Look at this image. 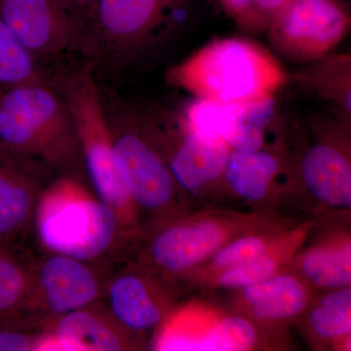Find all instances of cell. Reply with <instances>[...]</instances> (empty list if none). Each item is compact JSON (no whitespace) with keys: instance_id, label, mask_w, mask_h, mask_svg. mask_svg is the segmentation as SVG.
I'll return each instance as SVG.
<instances>
[{"instance_id":"obj_1","label":"cell","mask_w":351,"mask_h":351,"mask_svg":"<svg viewBox=\"0 0 351 351\" xmlns=\"http://www.w3.org/2000/svg\"><path fill=\"white\" fill-rule=\"evenodd\" d=\"M135 237L85 180L58 176L41 191L32 225L36 250L112 267L126 260Z\"/></svg>"},{"instance_id":"obj_2","label":"cell","mask_w":351,"mask_h":351,"mask_svg":"<svg viewBox=\"0 0 351 351\" xmlns=\"http://www.w3.org/2000/svg\"><path fill=\"white\" fill-rule=\"evenodd\" d=\"M0 149L51 179L69 175L87 181L68 106L48 82L0 90Z\"/></svg>"},{"instance_id":"obj_3","label":"cell","mask_w":351,"mask_h":351,"mask_svg":"<svg viewBox=\"0 0 351 351\" xmlns=\"http://www.w3.org/2000/svg\"><path fill=\"white\" fill-rule=\"evenodd\" d=\"M59 82L57 89L75 124L88 184L115 212L124 228L136 235L137 214L117 166L107 112L93 68L87 64L73 69Z\"/></svg>"},{"instance_id":"obj_4","label":"cell","mask_w":351,"mask_h":351,"mask_svg":"<svg viewBox=\"0 0 351 351\" xmlns=\"http://www.w3.org/2000/svg\"><path fill=\"white\" fill-rule=\"evenodd\" d=\"M182 0H97L86 24L83 54L122 64L154 43L177 18Z\"/></svg>"},{"instance_id":"obj_5","label":"cell","mask_w":351,"mask_h":351,"mask_svg":"<svg viewBox=\"0 0 351 351\" xmlns=\"http://www.w3.org/2000/svg\"><path fill=\"white\" fill-rule=\"evenodd\" d=\"M117 166L136 214L162 217L174 202L176 182L165 159L112 96L104 99Z\"/></svg>"},{"instance_id":"obj_6","label":"cell","mask_w":351,"mask_h":351,"mask_svg":"<svg viewBox=\"0 0 351 351\" xmlns=\"http://www.w3.org/2000/svg\"><path fill=\"white\" fill-rule=\"evenodd\" d=\"M112 267L34 249L32 313L51 319L101 301Z\"/></svg>"},{"instance_id":"obj_7","label":"cell","mask_w":351,"mask_h":351,"mask_svg":"<svg viewBox=\"0 0 351 351\" xmlns=\"http://www.w3.org/2000/svg\"><path fill=\"white\" fill-rule=\"evenodd\" d=\"M0 19L36 59L84 47L86 23L71 0H0Z\"/></svg>"},{"instance_id":"obj_8","label":"cell","mask_w":351,"mask_h":351,"mask_svg":"<svg viewBox=\"0 0 351 351\" xmlns=\"http://www.w3.org/2000/svg\"><path fill=\"white\" fill-rule=\"evenodd\" d=\"M151 276L143 265L122 261L110 269L101 300L113 317L138 336L156 329L165 318L167 302Z\"/></svg>"},{"instance_id":"obj_9","label":"cell","mask_w":351,"mask_h":351,"mask_svg":"<svg viewBox=\"0 0 351 351\" xmlns=\"http://www.w3.org/2000/svg\"><path fill=\"white\" fill-rule=\"evenodd\" d=\"M136 337L100 301L47 319L40 351L129 350L135 348Z\"/></svg>"},{"instance_id":"obj_10","label":"cell","mask_w":351,"mask_h":351,"mask_svg":"<svg viewBox=\"0 0 351 351\" xmlns=\"http://www.w3.org/2000/svg\"><path fill=\"white\" fill-rule=\"evenodd\" d=\"M51 178L0 152V245L32 246V225L39 196Z\"/></svg>"},{"instance_id":"obj_11","label":"cell","mask_w":351,"mask_h":351,"mask_svg":"<svg viewBox=\"0 0 351 351\" xmlns=\"http://www.w3.org/2000/svg\"><path fill=\"white\" fill-rule=\"evenodd\" d=\"M223 239V228L212 221L164 226L149 237L141 263L157 274L176 276L218 250Z\"/></svg>"},{"instance_id":"obj_12","label":"cell","mask_w":351,"mask_h":351,"mask_svg":"<svg viewBox=\"0 0 351 351\" xmlns=\"http://www.w3.org/2000/svg\"><path fill=\"white\" fill-rule=\"evenodd\" d=\"M200 80L219 101L234 103L254 96L262 86V64L255 51L239 41H223L201 60Z\"/></svg>"},{"instance_id":"obj_13","label":"cell","mask_w":351,"mask_h":351,"mask_svg":"<svg viewBox=\"0 0 351 351\" xmlns=\"http://www.w3.org/2000/svg\"><path fill=\"white\" fill-rule=\"evenodd\" d=\"M228 156L225 141L191 131L173 149L166 163L179 186L186 191H196L225 171Z\"/></svg>"},{"instance_id":"obj_14","label":"cell","mask_w":351,"mask_h":351,"mask_svg":"<svg viewBox=\"0 0 351 351\" xmlns=\"http://www.w3.org/2000/svg\"><path fill=\"white\" fill-rule=\"evenodd\" d=\"M346 17L335 0H291L280 13V29L287 38L313 44L338 40Z\"/></svg>"},{"instance_id":"obj_15","label":"cell","mask_w":351,"mask_h":351,"mask_svg":"<svg viewBox=\"0 0 351 351\" xmlns=\"http://www.w3.org/2000/svg\"><path fill=\"white\" fill-rule=\"evenodd\" d=\"M309 193L332 207H351V168L348 160L328 145H316L302 164Z\"/></svg>"},{"instance_id":"obj_16","label":"cell","mask_w":351,"mask_h":351,"mask_svg":"<svg viewBox=\"0 0 351 351\" xmlns=\"http://www.w3.org/2000/svg\"><path fill=\"white\" fill-rule=\"evenodd\" d=\"M34 253L32 247L0 245V322L36 316L32 311Z\"/></svg>"},{"instance_id":"obj_17","label":"cell","mask_w":351,"mask_h":351,"mask_svg":"<svg viewBox=\"0 0 351 351\" xmlns=\"http://www.w3.org/2000/svg\"><path fill=\"white\" fill-rule=\"evenodd\" d=\"M255 327L244 318L230 316L200 337L169 332L161 341L162 350L244 351L257 341Z\"/></svg>"},{"instance_id":"obj_18","label":"cell","mask_w":351,"mask_h":351,"mask_svg":"<svg viewBox=\"0 0 351 351\" xmlns=\"http://www.w3.org/2000/svg\"><path fill=\"white\" fill-rule=\"evenodd\" d=\"M245 299L260 319L280 320L293 317L307 304L306 289L294 277H269L245 289Z\"/></svg>"},{"instance_id":"obj_19","label":"cell","mask_w":351,"mask_h":351,"mask_svg":"<svg viewBox=\"0 0 351 351\" xmlns=\"http://www.w3.org/2000/svg\"><path fill=\"white\" fill-rule=\"evenodd\" d=\"M278 164L269 154L234 151L228 156L226 178L230 188L245 199H262L274 179Z\"/></svg>"},{"instance_id":"obj_20","label":"cell","mask_w":351,"mask_h":351,"mask_svg":"<svg viewBox=\"0 0 351 351\" xmlns=\"http://www.w3.org/2000/svg\"><path fill=\"white\" fill-rule=\"evenodd\" d=\"M41 82H48L38 60L0 19V90Z\"/></svg>"},{"instance_id":"obj_21","label":"cell","mask_w":351,"mask_h":351,"mask_svg":"<svg viewBox=\"0 0 351 351\" xmlns=\"http://www.w3.org/2000/svg\"><path fill=\"white\" fill-rule=\"evenodd\" d=\"M351 249L343 246L317 248L302 257V269L307 278L321 288L348 287L351 282Z\"/></svg>"},{"instance_id":"obj_22","label":"cell","mask_w":351,"mask_h":351,"mask_svg":"<svg viewBox=\"0 0 351 351\" xmlns=\"http://www.w3.org/2000/svg\"><path fill=\"white\" fill-rule=\"evenodd\" d=\"M241 104L200 101L189 108L188 119L191 131L216 137L230 144L237 131Z\"/></svg>"},{"instance_id":"obj_23","label":"cell","mask_w":351,"mask_h":351,"mask_svg":"<svg viewBox=\"0 0 351 351\" xmlns=\"http://www.w3.org/2000/svg\"><path fill=\"white\" fill-rule=\"evenodd\" d=\"M350 311V289L339 288L321 299L320 306L311 314V327L323 338L348 336L351 332Z\"/></svg>"},{"instance_id":"obj_24","label":"cell","mask_w":351,"mask_h":351,"mask_svg":"<svg viewBox=\"0 0 351 351\" xmlns=\"http://www.w3.org/2000/svg\"><path fill=\"white\" fill-rule=\"evenodd\" d=\"M274 115V101L242 103L237 131L230 144L235 151L258 152L263 145V130Z\"/></svg>"},{"instance_id":"obj_25","label":"cell","mask_w":351,"mask_h":351,"mask_svg":"<svg viewBox=\"0 0 351 351\" xmlns=\"http://www.w3.org/2000/svg\"><path fill=\"white\" fill-rule=\"evenodd\" d=\"M46 321L29 316L0 322V351H40Z\"/></svg>"},{"instance_id":"obj_26","label":"cell","mask_w":351,"mask_h":351,"mask_svg":"<svg viewBox=\"0 0 351 351\" xmlns=\"http://www.w3.org/2000/svg\"><path fill=\"white\" fill-rule=\"evenodd\" d=\"M276 269L274 258L265 255L228 267L219 277V284L223 287H248L272 276Z\"/></svg>"},{"instance_id":"obj_27","label":"cell","mask_w":351,"mask_h":351,"mask_svg":"<svg viewBox=\"0 0 351 351\" xmlns=\"http://www.w3.org/2000/svg\"><path fill=\"white\" fill-rule=\"evenodd\" d=\"M267 255V246L258 237H248L237 240L217 254L214 258L215 265L219 267H233L256 260Z\"/></svg>"},{"instance_id":"obj_28","label":"cell","mask_w":351,"mask_h":351,"mask_svg":"<svg viewBox=\"0 0 351 351\" xmlns=\"http://www.w3.org/2000/svg\"><path fill=\"white\" fill-rule=\"evenodd\" d=\"M263 10L269 12H282L291 0H253Z\"/></svg>"},{"instance_id":"obj_29","label":"cell","mask_w":351,"mask_h":351,"mask_svg":"<svg viewBox=\"0 0 351 351\" xmlns=\"http://www.w3.org/2000/svg\"><path fill=\"white\" fill-rule=\"evenodd\" d=\"M71 1L76 11L82 16V19L87 23L97 0H71Z\"/></svg>"},{"instance_id":"obj_30","label":"cell","mask_w":351,"mask_h":351,"mask_svg":"<svg viewBox=\"0 0 351 351\" xmlns=\"http://www.w3.org/2000/svg\"><path fill=\"white\" fill-rule=\"evenodd\" d=\"M226 5L230 7L235 12H243L250 8L253 4V0H223Z\"/></svg>"},{"instance_id":"obj_31","label":"cell","mask_w":351,"mask_h":351,"mask_svg":"<svg viewBox=\"0 0 351 351\" xmlns=\"http://www.w3.org/2000/svg\"><path fill=\"white\" fill-rule=\"evenodd\" d=\"M0 152H1V149H0Z\"/></svg>"}]
</instances>
